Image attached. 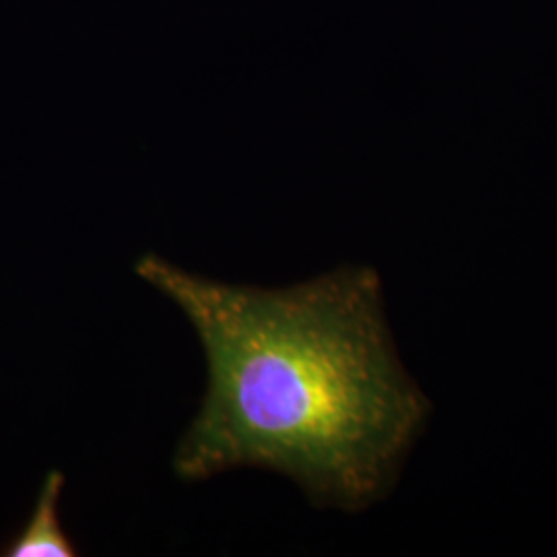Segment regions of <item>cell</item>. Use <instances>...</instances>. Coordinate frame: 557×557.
Listing matches in <instances>:
<instances>
[{"label":"cell","mask_w":557,"mask_h":557,"mask_svg":"<svg viewBox=\"0 0 557 557\" xmlns=\"http://www.w3.org/2000/svg\"><path fill=\"white\" fill-rule=\"evenodd\" d=\"M135 273L178 308L205 356V395L172 457L180 481L264 469L347 512L393 487L430 403L398 361L376 271L269 289L147 252Z\"/></svg>","instance_id":"6da1fadb"},{"label":"cell","mask_w":557,"mask_h":557,"mask_svg":"<svg viewBox=\"0 0 557 557\" xmlns=\"http://www.w3.org/2000/svg\"><path fill=\"white\" fill-rule=\"evenodd\" d=\"M66 479L59 469L44 478L34 510L20 531L0 545L2 557H77L79 549L60 522V498Z\"/></svg>","instance_id":"7a4b0ae2"}]
</instances>
